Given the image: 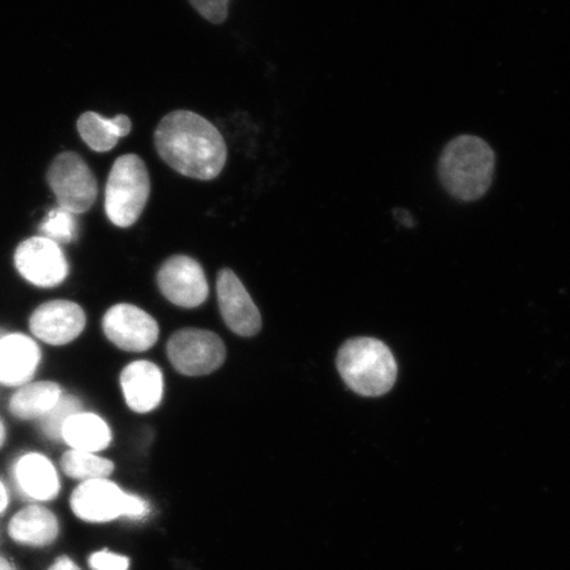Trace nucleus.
Returning <instances> with one entry per match:
<instances>
[{
  "instance_id": "7",
  "label": "nucleus",
  "mask_w": 570,
  "mask_h": 570,
  "mask_svg": "<svg viewBox=\"0 0 570 570\" xmlns=\"http://www.w3.org/2000/svg\"><path fill=\"white\" fill-rule=\"evenodd\" d=\"M167 354L178 373L202 376L216 372L226 358L223 340L203 330H183L168 341Z\"/></svg>"
},
{
  "instance_id": "22",
  "label": "nucleus",
  "mask_w": 570,
  "mask_h": 570,
  "mask_svg": "<svg viewBox=\"0 0 570 570\" xmlns=\"http://www.w3.org/2000/svg\"><path fill=\"white\" fill-rule=\"evenodd\" d=\"M81 411V404L75 396H63L56 407L48 413L45 430L55 439H61V428L67 420Z\"/></svg>"
},
{
  "instance_id": "6",
  "label": "nucleus",
  "mask_w": 570,
  "mask_h": 570,
  "mask_svg": "<svg viewBox=\"0 0 570 570\" xmlns=\"http://www.w3.org/2000/svg\"><path fill=\"white\" fill-rule=\"evenodd\" d=\"M47 180L59 208L73 214L88 212L98 196L95 174L87 161L75 153L57 156L48 169Z\"/></svg>"
},
{
  "instance_id": "14",
  "label": "nucleus",
  "mask_w": 570,
  "mask_h": 570,
  "mask_svg": "<svg viewBox=\"0 0 570 570\" xmlns=\"http://www.w3.org/2000/svg\"><path fill=\"white\" fill-rule=\"evenodd\" d=\"M120 386L128 407L139 413L151 412L163 397L161 370L153 362H132L120 375Z\"/></svg>"
},
{
  "instance_id": "3",
  "label": "nucleus",
  "mask_w": 570,
  "mask_h": 570,
  "mask_svg": "<svg viewBox=\"0 0 570 570\" xmlns=\"http://www.w3.org/2000/svg\"><path fill=\"white\" fill-rule=\"evenodd\" d=\"M337 368L347 386L362 396L387 394L397 376L390 348L382 341L368 337L345 342L338 352Z\"/></svg>"
},
{
  "instance_id": "29",
  "label": "nucleus",
  "mask_w": 570,
  "mask_h": 570,
  "mask_svg": "<svg viewBox=\"0 0 570 570\" xmlns=\"http://www.w3.org/2000/svg\"><path fill=\"white\" fill-rule=\"evenodd\" d=\"M4 440H6V430H4L3 423L0 422V446H2L4 444Z\"/></svg>"
},
{
  "instance_id": "26",
  "label": "nucleus",
  "mask_w": 570,
  "mask_h": 570,
  "mask_svg": "<svg viewBox=\"0 0 570 570\" xmlns=\"http://www.w3.org/2000/svg\"><path fill=\"white\" fill-rule=\"evenodd\" d=\"M7 503H9V495L2 481H0V514L6 510Z\"/></svg>"
},
{
  "instance_id": "16",
  "label": "nucleus",
  "mask_w": 570,
  "mask_h": 570,
  "mask_svg": "<svg viewBox=\"0 0 570 570\" xmlns=\"http://www.w3.org/2000/svg\"><path fill=\"white\" fill-rule=\"evenodd\" d=\"M61 439L76 451L97 453L110 445L111 431L104 419L80 411L63 423Z\"/></svg>"
},
{
  "instance_id": "11",
  "label": "nucleus",
  "mask_w": 570,
  "mask_h": 570,
  "mask_svg": "<svg viewBox=\"0 0 570 570\" xmlns=\"http://www.w3.org/2000/svg\"><path fill=\"white\" fill-rule=\"evenodd\" d=\"M87 316L80 305L68 301H52L38 306L30 317V330L36 338L52 346H63L81 336Z\"/></svg>"
},
{
  "instance_id": "8",
  "label": "nucleus",
  "mask_w": 570,
  "mask_h": 570,
  "mask_svg": "<svg viewBox=\"0 0 570 570\" xmlns=\"http://www.w3.org/2000/svg\"><path fill=\"white\" fill-rule=\"evenodd\" d=\"M13 263L24 281L40 288H53L66 282L69 266L66 254L56 242L32 237L18 246Z\"/></svg>"
},
{
  "instance_id": "24",
  "label": "nucleus",
  "mask_w": 570,
  "mask_h": 570,
  "mask_svg": "<svg viewBox=\"0 0 570 570\" xmlns=\"http://www.w3.org/2000/svg\"><path fill=\"white\" fill-rule=\"evenodd\" d=\"M89 564L95 570H128L130 559L126 556L102 551L91 554Z\"/></svg>"
},
{
  "instance_id": "13",
  "label": "nucleus",
  "mask_w": 570,
  "mask_h": 570,
  "mask_svg": "<svg viewBox=\"0 0 570 570\" xmlns=\"http://www.w3.org/2000/svg\"><path fill=\"white\" fill-rule=\"evenodd\" d=\"M41 352L36 342L21 333L0 336V383L24 386L38 372Z\"/></svg>"
},
{
  "instance_id": "1",
  "label": "nucleus",
  "mask_w": 570,
  "mask_h": 570,
  "mask_svg": "<svg viewBox=\"0 0 570 570\" xmlns=\"http://www.w3.org/2000/svg\"><path fill=\"white\" fill-rule=\"evenodd\" d=\"M154 141L161 160L185 177L209 181L225 168L227 146L223 134L194 111L167 114L156 127Z\"/></svg>"
},
{
  "instance_id": "19",
  "label": "nucleus",
  "mask_w": 570,
  "mask_h": 570,
  "mask_svg": "<svg viewBox=\"0 0 570 570\" xmlns=\"http://www.w3.org/2000/svg\"><path fill=\"white\" fill-rule=\"evenodd\" d=\"M62 397V390L55 382L27 383L12 395L10 411L20 420L47 416Z\"/></svg>"
},
{
  "instance_id": "9",
  "label": "nucleus",
  "mask_w": 570,
  "mask_h": 570,
  "mask_svg": "<svg viewBox=\"0 0 570 570\" xmlns=\"http://www.w3.org/2000/svg\"><path fill=\"white\" fill-rule=\"evenodd\" d=\"M106 337L126 352H146L159 338V325L147 312L131 304L111 306L102 321Z\"/></svg>"
},
{
  "instance_id": "2",
  "label": "nucleus",
  "mask_w": 570,
  "mask_h": 570,
  "mask_svg": "<svg viewBox=\"0 0 570 570\" xmlns=\"http://www.w3.org/2000/svg\"><path fill=\"white\" fill-rule=\"evenodd\" d=\"M495 155L487 141L462 135L444 148L439 161V177L449 195L460 202H475L493 181Z\"/></svg>"
},
{
  "instance_id": "12",
  "label": "nucleus",
  "mask_w": 570,
  "mask_h": 570,
  "mask_svg": "<svg viewBox=\"0 0 570 570\" xmlns=\"http://www.w3.org/2000/svg\"><path fill=\"white\" fill-rule=\"evenodd\" d=\"M220 315L227 326L242 337H253L262 330V317L245 285L232 269L220 271L217 279Z\"/></svg>"
},
{
  "instance_id": "25",
  "label": "nucleus",
  "mask_w": 570,
  "mask_h": 570,
  "mask_svg": "<svg viewBox=\"0 0 570 570\" xmlns=\"http://www.w3.org/2000/svg\"><path fill=\"white\" fill-rule=\"evenodd\" d=\"M48 570H81L80 567L76 564V562L71 561L69 558L57 559L55 564Z\"/></svg>"
},
{
  "instance_id": "21",
  "label": "nucleus",
  "mask_w": 570,
  "mask_h": 570,
  "mask_svg": "<svg viewBox=\"0 0 570 570\" xmlns=\"http://www.w3.org/2000/svg\"><path fill=\"white\" fill-rule=\"evenodd\" d=\"M41 237L56 244H70L77 238L78 226L75 214L61 208L49 212L40 226Z\"/></svg>"
},
{
  "instance_id": "27",
  "label": "nucleus",
  "mask_w": 570,
  "mask_h": 570,
  "mask_svg": "<svg viewBox=\"0 0 570 570\" xmlns=\"http://www.w3.org/2000/svg\"><path fill=\"white\" fill-rule=\"evenodd\" d=\"M396 216H397V219L401 220V223L405 226H412L413 225V220L410 216V214L405 210H402V212H397L396 213Z\"/></svg>"
},
{
  "instance_id": "17",
  "label": "nucleus",
  "mask_w": 570,
  "mask_h": 570,
  "mask_svg": "<svg viewBox=\"0 0 570 570\" xmlns=\"http://www.w3.org/2000/svg\"><path fill=\"white\" fill-rule=\"evenodd\" d=\"M11 538L20 544L47 547L59 534V522L51 511L30 505L12 518L9 527Z\"/></svg>"
},
{
  "instance_id": "23",
  "label": "nucleus",
  "mask_w": 570,
  "mask_h": 570,
  "mask_svg": "<svg viewBox=\"0 0 570 570\" xmlns=\"http://www.w3.org/2000/svg\"><path fill=\"white\" fill-rule=\"evenodd\" d=\"M188 2L212 24H223L229 17L230 0H188Z\"/></svg>"
},
{
  "instance_id": "18",
  "label": "nucleus",
  "mask_w": 570,
  "mask_h": 570,
  "mask_svg": "<svg viewBox=\"0 0 570 570\" xmlns=\"http://www.w3.org/2000/svg\"><path fill=\"white\" fill-rule=\"evenodd\" d=\"M77 130L92 151H111L120 138L132 130L131 119L127 116L105 118L97 112H83L77 120Z\"/></svg>"
},
{
  "instance_id": "20",
  "label": "nucleus",
  "mask_w": 570,
  "mask_h": 570,
  "mask_svg": "<svg viewBox=\"0 0 570 570\" xmlns=\"http://www.w3.org/2000/svg\"><path fill=\"white\" fill-rule=\"evenodd\" d=\"M61 468L70 479L85 481L105 480L114 472V463L96 453L70 449L63 453Z\"/></svg>"
},
{
  "instance_id": "28",
  "label": "nucleus",
  "mask_w": 570,
  "mask_h": 570,
  "mask_svg": "<svg viewBox=\"0 0 570 570\" xmlns=\"http://www.w3.org/2000/svg\"><path fill=\"white\" fill-rule=\"evenodd\" d=\"M0 570H17V568L13 567L11 562L7 561L3 558H0Z\"/></svg>"
},
{
  "instance_id": "5",
  "label": "nucleus",
  "mask_w": 570,
  "mask_h": 570,
  "mask_svg": "<svg viewBox=\"0 0 570 570\" xmlns=\"http://www.w3.org/2000/svg\"><path fill=\"white\" fill-rule=\"evenodd\" d=\"M70 504L78 518L90 523L111 522L120 517L139 519L149 512L145 499L125 493L107 479L82 482L71 494Z\"/></svg>"
},
{
  "instance_id": "15",
  "label": "nucleus",
  "mask_w": 570,
  "mask_h": 570,
  "mask_svg": "<svg viewBox=\"0 0 570 570\" xmlns=\"http://www.w3.org/2000/svg\"><path fill=\"white\" fill-rule=\"evenodd\" d=\"M13 474H16L18 487L28 498L36 501H51L59 494V474L51 460L45 454H24L13 466Z\"/></svg>"
},
{
  "instance_id": "4",
  "label": "nucleus",
  "mask_w": 570,
  "mask_h": 570,
  "mask_svg": "<svg viewBox=\"0 0 570 570\" xmlns=\"http://www.w3.org/2000/svg\"><path fill=\"white\" fill-rule=\"evenodd\" d=\"M151 194V181L146 163L140 156L128 154L112 164L105 190V212L118 227L132 226L140 218Z\"/></svg>"
},
{
  "instance_id": "10",
  "label": "nucleus",
  "mask_w": 570,
  "mask_h": 570,
  "mask_svg": "<svg viewBox=\"0 0 570 570\" xmlns=\"http://www.w3.org/2000/svg\"><path fill=\"white\" fill-rule=\"evenodd\" d=\"M158 283L161 294L181 308H196L209 296L204 269L189 256L176 255L164 262Z\"/></svg>"
}]
</instances>
